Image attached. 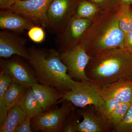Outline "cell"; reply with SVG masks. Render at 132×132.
I'll use <instances>...</instances> for the list:
<instances>
[{"instance_id":"20","label":"cell","mask_w":132,"mask_h":132,"mask_svg":"<svg viewBox=\"0 0 132 132\" xmlns=\"http://www.w3.org/2000/svg\"><path fill=\"white\" fill-rule=\"evenodd\" d=\"M10 76L5 73L3 71L0 72V126L6 120L9 109L5 105L4 97L5 93L10 85L13 82Z\"/></svg>"},{"instance_id":"25","label":"cell","mask_w":132,"mask_h":132,"mask_svg":"<svg viewBox=\"0 0 132 132\" xmlns=\"http://www.w3.org/2000/svg\"><path fill=\"white\" fill-rule=\"evenodd\" d=\"M120 103L116 99L110 98L104 100L102 105L98 109L102 115L108 119Z\"/></svg>"},{"instance_id":"13","label":"cell","mask_w":132,"mask_h":132,"mask_svg":"<svg viewBox=\"0 0 132 132\" xmlns=\"http://www.w3.org/2000/svg\"><path fill=\"white\" fill-rule=\"evenodd\" d=\"M36 25L32 21L10 10L0 11V28L3 31L20 32Z\"/></svg>"},{"instance_id":"9","label":"cell","mask_w":132,"mask_h":132,"mask_svg":"<svg viewBox=\"0 0 132 132\" xmlns=\"http://www.w3.org/2000/svg\"><path fill=\"white\" fill-rule=\"evenodd\" d=\"M53 0H18L10 9L32 21L38 25L48 27L47 13Z\"/></svg>"},{"instance_id":"18","label":"cell","mask_w":132,"mask_h":132,"mask_svg":"<svg viewBox=\"0 0 132 132\" xmlns=\"http://www.w3.org/2000/svg\"><path fill=\"white\" fill-rule=\"evenodd\" d=\"M28 88L13 81L4 95V103L7 108L9 109L18 105Z\"/></svg>"},{"instance_id":"8","label":"cell","mask_w":132,"mask_h":132,"mask_svg":"<svg viewBox=\"0 0 132 132\" xmlns=\"http://www.w3.org/2000/svg\"><path fill=\"white\" fill-rule=\"evenodd\" d=\"M18 55L7 60L1 59V71L9 76L13 82L27 88L38 82L34 72Z\"/></svg>"},{"instance_id":"29","label":"cell","mask_w":132,"mask_h":132,"mask_svg":"<svg viewBox=\"0 0 132 132\" xmlns=\"http://www.w3.org/2000/svg\"><path fill=\"white\" fill-rule=\"evenodd\" d=\"M124 48L132 54V29L126 34Z\"/></svg>"},{"instance_id":"23","label":"cell","mask_w":132,"mask_h":132,"mask_svg":"<svg viewBox=\"0 0 132 132\" xmlns=\"http://www.w3.org/2000/svg\"><path fill=\"white\" fill-rule=\"evenodd\" d=\"M116 132H132V103L123 120L113 130Z\"/></svg>"},{"instance_id":"11","label":"cell","mask_w":132,"mask_h":132,"mask_svg":"<svg viewBox=\"0 0 132 132\" xmlns=\"http://www.w3.org/2000/svg\"><path fill=\"white\" fill-rule=\"evenodd\" d=\"M93 21L89 19L73 16L57 39V44L61 52L78 45Z\"/></svg>"},{"instance_id":"24","label":"cell","mask_w":132,"mask_h":132,"mask_svg":"<svg viewBox=\"0 0 132 132\" xmlns=\"http://www.w3.org/2000/svg\"><path fill=\"white\" fill-rule=\"evenodd\" d=\"M97 5L100 9L101 13L111 12L119 6L118 0H88Z\"/></svg>"},{"instance_id":"32","label":"cell","mask_w":132,"mask_h":132,"mask_svg":"<svg viewBox=\"0 0 132 132\" xmlns=\"http://www.w3.org/2000/svg\"><path fill=\"white\" fill-rule=\"evenodd\" d=\"M131 6L132 7V5H131Z\"/></svg>"},{"instance_id":"15","label":"cell","mask_w":132,"mask_h":132,"mask_svg":"<svg viewBox=\"0 0 132 132\" xmlns=\"http://www.w3.org/2000/svg\"><path fill=\"white\" fill-rule=\"evenodd\" d=\"M31 88L43 112L49 110L51 107L58 103L64 94L54 88L38 82Z\"/></svg>"},{"instance_id":"5","label":"cell","mask_w":132,"mask_h":132,"mask_svg":"<svg viewBox=\"0 0 132 132\" xmlns=\"http://www.w3.org/2000/svg\"><path fill=\"white\" fill-rule=\"evenodd\" d=\"M67 100L78 107H85L93 105L98 109L104 101L98 92V87L90 81H79L70 91L63 94L58 102Z\"/></svg>"},{"instance_id":"14","label":"cell","mask_w":132,"mask_h":132,"mask_svg":"<svg viewBox=\"0 0 132 132\" xmlns=\"http://www.w3.org/2000/svg\"><path fill=\"white\" fill-rule=\"evenodd\" d=\"M98 92L103 100L114 98L120 102L132 103V80H121L98 88Z\"/></svg>"},{"instance_id":"12","label":"cell","mask_w":132,"mask_h":132,"mask_svg":"<svg viewBox=\"0 0 132 132\" xmlns=\"http://www.w3.org/2000/svg\"><path fill=\"white\" fill-rule=\"evenodd\" d=\"M26 39L13 32L2 30L0 32V57L8 59L16 55L28 60L29 53L26 47Z\"/></svg>"},{"instance_id":"4","label":"cell","mask_w":132,"mask_h":132,"mask_svg":"<svg viewBox=\"0 0 132 132\" xmlns=\"http://www.w3.org/2000/svg\"><path fill=\"white\" fill-rule=\"evenodd\" d=\"M74 106L71 102L64 100L59 108L39 113L31 119V127L33 131H62L67 117L74 110Z\"/></svg>"},{"instance_id":"28","label":"cell","mask_w":132,"mask_h":132,"mask_svg":"<svg viewBox=\"0 0 132 132\" xmlns=\"http://www.w3.org/2000/svg\"><path fill=\"white\" fill-rule=\"evenodd\" d=\"M68 118H69L68 116ZM78 122L76 119H69L67 121V123L64 125L62 131L65 132H76V127Z\"/></svg>"},{"instance_id":"2","label":"cell","mask_w":132,"mask_h":132,"mask_svg":"<svg viewBox=\"0 0 132 132\" xmlns=\"http://www.w3.org/2000/svg\"><path fill=\"white\" fill-rule=\"evenodd\" d=\"M28 50L29 58L28 61L41 84L54 88L64 94L78 83L69 75L67 67L57 51L34 47Z\"/></svg>"},{"instance_id":"30","label":"cell","mask_w":132,"mask_h":132,"mask_svg":"<svg viewBox=\"0 0 132 132\" xmlns=\"http://www.w3.org/2000/svg\"><path fill=\"white\" fill-rule=\"evenodd\" d=\"M18 0H0L1 10H9L15 4Z\"/></svg>"},{"instance_id":"31","label":"cell","mask_w":132,"mask_h":132,"mask_svg":"<svg viewBox=\"0 0 132 132\" xmlns=\"http://www.w3.org/2000/svg\"><path fill=\"white\" fill-rule=\"evenodd\" d=\"M119 4L121 5L131 6L132 0H118Z\"/></svg>"},{"instance_id":"19","label":"cell","mask_w":132,"mask_h":132,"mask_svg":"<svg viewBox=\"0 0 132 132\" xmlns=\"http://www.w3.org/2000/svg\"><path fill=\"white\" fill-rule=\"evenodd\" d=\"M100 14L97 5L88 0H79L74 16L94 21Z\"/></svg>"},{"instance_id":"26","label":"cell","mask_w":132,"mask_h":132,"mask_svg":"<svg viewBox=\"0 0 132 132\" xmlns=\"http://www.w3.org/2000/svg\"><path fill=\"white\" fill-rule=\"evenodd\" d=\"M28 35L31 40L36 43L43 42L45 38V33L43 28L38 25H36L29 29Z\"/></svg>"},{"instance_id":"17","label":"cell","mask_w":132,"mask_h":132,"mask_svg":"<svg viewBox=\"0 0 132 132\" xmlns=\"http://www.w3.org/2000/svg\"><path fill=\"white\" fill-rule=\"evenodd\" d=\"M18 105L31 119L43 112L31 87L28 88Z\"/></svg>"},{"instance_id":"6","label":"cell","mask_w":132,"mask_h":132,"mask_svg":"<svg viewBox=\"0 0 132 132\" xmlns=\"http://www.w3.org/2000/svg\"><path fill=\"white\" fill-rule=\"evenodd\" d=\"M79 0H53L47 13L48 27L61 34L74 15Z\"/></svg>"},{"instance_id":"16","label":"cell","mask_w":132,"mask_h":132,"mask_svg":"<svg viewBox=\"0 0 132 132\" xmlns=\"http://www.w3.org/2000/svg\"><path fill=\"white\" fill-rule=\"evenodd\" d=\"M26 116L18 105L11 108L5 122L0 126V132H16Z\"/></svg>"},{"instance_id":"1","label":"cell","mask_w":132,"mask_h":132,"mask_svg":"<svg viewBox=\"0 0 132 132\" xmlns=\"http://www.w3.org/2000/svg\"><path fill=\"white\" fill-rule=\"evenodd\" d=\"M90 81L98 88L121 80H132V54L115 48L91 56L86 69Z\"/></svg>"},{"instance_id":"7","label":"cell","mask_w":132,"mask_h":132,"mask_svg":"<svg viewBox=\"0 0 132 132\" xmlns=\"http://www.w3.org/2000/svg\"><path fill=\"white\" fill-rule=\"evenodd\" d=\"M62 61L68 68V73L71 78L80 81H90L86 74V68L91 57L85 47L80 43L60 53Z\"/></svg>"},{"instance_id":"27","label":"cell","mask_w":132,"mask_h":132,"mask_svg":"<svg viewBox=\"0 0 132 132\" xmlns=\"http://www.w3.org/2000/svg\"><path fill=\"white\" fill-rule=\"evenodd\" d=\"M31 118L27 115L16 132H32L33 131L31 127Z\"/></svg>"},{"instance_id":"3","label":"cell","mask_w":132,"mask_h":132,"mask_svg":"<svg viewBox=\"0 0 132 132\" xmlns=\"http://www.w3.org/2000/svg\"><path fill=\"white\" fill-rule=\"evenodd\" d=\"M125 35L120 27L116 9L94 20L79 43L91 57L110 50L124 48Z\"/></svg>"},{"instance_id":"22","label":"cell","mask_w":132,"mask_h":132,"mask_svg":"<svg viewBox=\"0 0 132 132\" xmlns=\"http://www.w3.org/2000/svg\"><path fill=\"white\" fill-rule=\"evenodd\" d=\"M131 104L120 102L109 117L108 119L113 130L125 118Z\"/></svg>"},{"instance_id":"10","label":"cell","mask_w":132,"mask_h":132,"mask_svg":"<svg viewBox=\"0 0 132 132\" xmlns=\"http://www.w3.org/2000/svg\"><path fill=\"white\" fill-rule=\"evenodd\" d=\"M77 113L82 116L83 120L78 122L76 132H107L113 128L108 119L104 117L94 106H87L78 109Z\"/></svg>"},{"instance_id":"21","label":"cell","mask_w":132,"mask_h":132,"mask_svg":"<svg viewBox=\"0 0 132 132\" xmlns=\"http://www.w3.org/2000/svg\"><path fill=\"white\" fill-rule=\"evenodd\" d=\"M116 10L120 27L126 35L132 29V7L119 5Z\"/></svg>"}]
</instances>
